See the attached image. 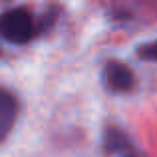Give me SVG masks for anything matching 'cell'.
I'll list each match as a JSON object with an SVG mask.
<instances>
[{
  "label": "cell",
  "mask_w": 157,
  "mask_h": 157,
  "mask_svg": "<svg viewBox=\"0 0 157 157\" xmlns=\"http://www.w3.org/2000/svg\"><path fill=\"white\" fill-rule=\"evenodd\" d=\"M107 145H109L111 149H117V147L125 145V139H123V135L117 133V131H109V133H107Z\"/></svg>",
  "instance_id": "cell-5"
},
{
  "label": "cell",
  "mask_w": 157,
  "mask_h": 157,
  "mask_svg": "<svg viewBox=\"0 0 157 157\" xmlns=\"http://www.w3.org/2000/svg\"><path fill=\"white\" fill-rule=\"evenodd\" d=\"M18 115V101L10 92L0 88V141L6 139Z\"/></svg>",
  "instance_id": "cell-2"
},
{
  "label": "cell",
  "mask_w": 157,
  "mask_h": 157,
  "mask_svg": "<svg viewBox=\"0 0 157 157\" xmlns=\"http://www.w3.org/2000/svg\"><path fill=\"white\" fill-rule=\"evenodd\" d=\"M32 18L26 10L14 8L0 14V38L12 44H24L32 38Z\"/></svg>",
  "instance_id": "cell-1"
},
{
  "label": "cell",
  "mask_w": 157,
  "mask_h": 157,
  "mask_svg": "<svg viewBox=\"0 0 157 157\" xmlns=\"http://www.w3.org/2000/svg\"><path fill=\"white\" fill-rule=\"evenodd\" d=\"M105 84L113 92H127L133 86V74L127 66L119 62H111L105 66Z\"/></svg>",
  "instance_id": "cell-3"
},
{
  "label": "cell",
  "mask_w": 157,
  "mask_h": 157,
  "mask_svg": "<svg viewBox=\"0 0 157 157\" xmlns=\"http://www.w3.org/2000/svg\"><path fill=\"white\" fill-rule=\"evenodd\" d=\"M139 56L145 58V60H157V40L139 48Z\"/></svg>",
  "instance_id": "cell-4"
}]
</instances>
